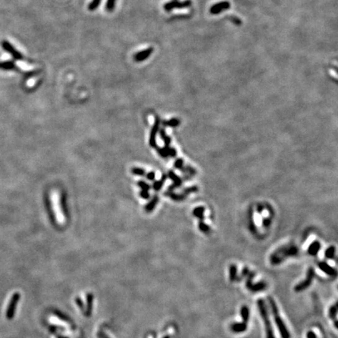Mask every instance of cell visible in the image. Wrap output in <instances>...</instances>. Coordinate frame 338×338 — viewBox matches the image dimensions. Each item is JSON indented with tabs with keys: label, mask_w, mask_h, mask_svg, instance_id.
<instances>
[{
	"label": "cell",
	"mask_w": 338,
	"mask_h": 338,
	"mask_svg": "<svg viewBox=\"0 0 338 338\" xmlns=\"http://www.w3.org/2000/svg\"><path fill=\"white\" fill-rule=\"evenodd\" d=\"M299 250L295 245H285L276 249L270 256V263L272 265L282 264L289 257L297 255Z\"/></svg>",
	"instance_id": "6da1fadb"
},
{
	"label": "cell",
	"mask_w": 338,
	"mask_h": 338,
	"mask_svg": "<svg viewBox=\"0 0 338 338\" xmlns=\"http://www.w3.org/2000/svg\"><path fill=\"white\" fill-rule=\"evenodd\" d=\"M268 300H269V306H270L271 311H272V315H273L274 321H275V324H276V326L277 328H278V330L279 332V334L280 336H281V337L290 338V334H289V330L286 328L283 319L280 317L278 307H277L275 301L274 300V299L271 297H268Z\"/></svg>",
	"instance_id": "7a4b0ae2"
},
{
	"label": "cell",
	"mask_w": 338,
	"mask_h": 338,
	"mask_svg": "<svg viewBox=\"0 0 338 338\" xmlns=\"http://www.w3.org/2000/svg\"><path fill=\"white\" fill-rule=\"evenodd\" d=\"M257 305H258V310H259L260 315H261V319H262V322L264 324L266 338H275V335H274L273 329H272V322H271L269 312H268L265 301L263 299L260 298L257 301Z\"/></svg>",
	"instance_id": "3957f363"
},
{
	"label": "cell",
	"mask_w": 338,
	"mask_h": 338,
	"mask_svg": "<svg viewBox=\"0 0 338 338\" xmlns=\"http://www.w3.org/2000/svg\"><path fill=\"white\" fill-rule=\"evenodd\" d=\"M255 273L254 272L250 271L248 275H247V280H246V287L248 290H250L252 293L260 292V291L264 290L267 287V284L264 281H260L257 283H253V279L254 278Z\"/></svg>",
	"instance_id": "277c9868"
},
{
	"label": "cell",
	"mask_w": 338,
	"mask_h": 338,
	"mask_svg": "<svg viewBox=\"0 0 338 338\" xmlns=\"http://www.w3.org/2000/svg\"><path fill=\"white\" fill-rule=\"evenodd\" d=\"M315 269L313 268H309L307 271L306 278L294 286V291L299 293L308 289L312 283L313 279L315 278Z\"/></svg>",
	"instance_id": "5b68a950"
},
{
	"label": "cell",
	"mask_w": 338,
	"mask_h": 338,
	"mask_svg": "<svg viewBox=\"0 0 338 338\" xmlns=\"http://www.w3.org/2000/svg\"><path fill=\"white\" fill-rule=\"evenodd\" d=\"M20 299V293H14L13 294L11 297L10 300H9V303L8 305L7 309L6 311V317L7 318V319L11 320L13 318L15 315L16 309H17V305L18 304L19 300Z\"/></svg>",
	"instance_id": "8992f818"
},
{
	"label": "cell",
	"mask_w": 338,
	"mask_h": 338,
	"mask_svg": "<svg viewBox=\"0 0 338 338\" xmlns=\"http://www.w3.org/2000/svg\"><path fill=\"white\" fill-rule=\"evenodd\" d=\"M192 3L190 0H185L184 2H178L177 0H173L172 2L167 3L164 6V9L166 11H171L173 9H182V8L189 7Z\"/></svg>",
	"instance_id": "52a82bcc"
},
{
	"label": "cell",
	"mask_w": 338,
	"mask_h": 338,
	"mask_svg": "<svg viewBox=\"0 0 338 338\" xmlns=\"http://www.w3.org/2000/svg\"><path fill=\"white\" fill-rule=\"evenodd\" d=\"M317 266L322 272L328 275L329 276L336 277V275H337L336 269L332 267V266H330L329 264H327L325 261H319V262L317 263Z\"/></svg>",
	"instance_id": "ba28073f"
},
{
	"label": "cell",
	"mask_w": 338,
	"mask_h": 338,
	"mask_svg": "<svg viewBox=\"0 0 338 338\" xmlns=\"http://www.w3.org/2000/svg\"><path fill=\"white\" fill-rule=\"evenodd\" d=\"M153 49L152 48V47H150V48L142 50V51L136 53L134 56L135 61H136V62H142V61L146 60V59L150 57V56L153 53Z\"/></svg>",
	"instance_id": "9c48e42d"
},
{
	"label": "cell",
	"mask_w": 338,
	"mask_h": 338,
	"mask_svg": "<svg viewBox=\"0 0 338 338\" xmlns=\"http://www.w3.org/2000/svg\"><path fill=\"white\" fill-rule=\"evenodd\" d=\"M229 7L230 4L228 2H221V3H217V4L214 5L213 6H211V9H210V13L212 14H218L222 12V11L226 10V9H228Z\"/></svg>",
	"instance_id": "30bf717a"
},
{
	"label": "cell",
	"mask_w": 338,
	"mask_h": 338,
	"mask_svg": "<svg viewBox=\"0 0 338 338\" xmlns=\"http://www.w3.org/2000/svg\"><path fill=\"white\" fill-rule=\"evenodd\" d=\"M247 330V323L244 322H234L230 325V330L234 333H244Z\"/></svg>",
	"instance_id": "8fae6325"
},
{
	"label": "cell",
	"mask_w": 338,
	"mask_h": 338,
	"mask_svg": "<svg viewBox=\"0 0 338 338\" xmlns=\"http://www.w3.org/2000/svg\"><path fill=\"white\" fill-rule=\"evenodd\" d=\"M321 249V243L319 241H314L309 245L308 248V254L311 256H315L319 253V250Z\"/></svg>",
	"instance_id": "7c38bea8"
},
{
	"label": "cell",
	"mask_w": 338,
	"mask_h": 338,
	"mask_svg": "<svg viewBox=\"0 0 338 338\" xmlns=\"http://www.w3.org/2000/svg\"><path fill=\"white\" fill-rule=\"evenodd\" d=\"M158 128H159V120H158V118H156L154 126L152 128V131L151 133H150V144L152 146H155V145H156V132H157Z\"/></svg>",
	"instance_id": "4fadbf2b"
},
{
	"label": "cell",
	"mask_w": 338,
	"mask_h": 338,
	"mask_svg": "<svg viewBox=\"0 0 338 338\" xmlns=\"http://www.w3.org/2000/svg\"><path fill=\"white\" fill-rule=\"evenodd\" d=\"M240 315L243 319V322L247 323L250 319V309L247 305H243L240 309Z\"/></svg>",
	"instance_id": "5bb4252c"
},
{
	"label": "cell",
	"mask_w": 338,
	"mask_h": 338,
	"mask_svg": "<svg viewBox=\"0 0 338 338\" xmlns=\"http://www.w3.org/2000/svg\"><path fill=\"white\" fill-rule=\"evenodd\" d=\"M168 176L170 177V178L172 179V181L174 182V184L171 186V189H173L174 188L178 187V186H179L180 185L182 184L181 178H180L179 177L177 176V175H175L172 171H170V172H168Z\"/></svg>",
	"instance_id": "9a60e30c"
},
{
	"label": "cell",
	"mask_w": 338,
	"mask_h": 338,
	"mask_svg": "<svg viewBox=\"0 0 338 338\" xmlns=\"http://www.w3.org/2000/svg\"><path fill=\"white\" fill-rule=\"evenodd\" d=\"M228 274H229V280L231 282H235L236 280L238 279L237 267H236V264H233L229 266Z\"/></svg>",
	"instance_id": "2e32d148"
},
{
	"label": "cell",
	"mask_w": 338,
	"mask_h": 338,
	"mask_svg": "<svg viewBox=\"0 0 338 338\" xmlns=\"http://www.w3.org/2000/svg\"><path fill=\"white\" fill-rule=\"evenodd\" d=\"M5 48L6 49L8 50V51L9 52V53H11V54L13 55V56L15 59H21L22 58H23V56H22V55L20 54V53H18V52L17 51V50L13 48V47L11 46L10 45H9V43H6L5 44Z\"/></svg>",
	"instance_id": "e0dca14e"
},
{
	"label": "cell",
	"mask_w": 338,
	"mask_h": 338,
	"mask_svg": "<svg viewBox=\"0 0 338 338\" xmlns=\"http://www.w3.org/2000/svg\"><path fill=\"white\" fill-rule=\"evenodd\" d=\"M336 315H337V305L334 304L333 305L330 306V309H329V317L331 319V320H333V322H336L337 319H336Z\"/></svg>",
	"instance_id": "ac0fdd59"
},
{
	"label": "cell",
	"mask_w": 338,
	"mask_h": 338,
	"mask_svg": "<svg viewBox=\"0 0 338 338\" xmlns=\"http://www.w3.org/2000/svg\"><path fill=\"white\" fill-rule=\"evenodd\" d=\"M204 210V207H196L195 209L193 210L192 214H193L194 216L200 218V220H203V218H204V215H203Z\"/></svg>",
	"instance_id": "d6986e66"
},
{
	"label": "cell",
	"mask_w": 338,
	"mask_h": 338,
	"mask_svg": "<svg viewBox=\"0 0 338 338\" xmlns=\"http://www.w3.org/2000/svg\"><path fill=\"white\" fill-rule=\"evenodd\" d=\"M335 253H336V248L333 246L328 247L325 251V257L328 259H333L335 257Z\"/></svg>",
	"instance_id": "ffe728a7"
},
{
	"label": "cell",
	"mask_w": 338,
	"mask_h": 338,
	"mask_svg": "<svg viewBox=\"0 0 338 338\" xmlns=\"http://www.w3.org/2000/svg\"><path fill=\"white\" fill-rule=\"evenodd\" d=\"M86 298H87V311H86V313H87V315H90L91 313H92V299H93V296H92V294H87V297H86Z\"/></svg>",
	"instance_id": "44dd1931"
},
{
	"label": "cell",
	"mask_w": 338,
	"mask_h": 338,
	"mask_svg": "<svg viewBox=\"0 0 338 338\" xmlns=\"http://www.w3.org/2000/svg\"><path fill=\"white\" fill-rule=\"evenodd\" d=\"M199 229H200L202 233H206V234L207 233H209L210 232H211V228H210L207 225H206L204 222H202V221L201 222H200V223H199Z\"/></svg>",
	"instance_id": "7402d4cb"
},
{
	"label": "cell",
	"mask_w": 338,
	"mask_h": 338,
	"mask_svg": "<svg viewBox=\"0 0 338 338\" xmlns=\"http://www.w3.org/2000/svg\"><path fill=\"white\" fill-rule=\"evenodd\" d=\"M163 125L164 126H170V127H176L179 125V120L178 119H172L170 120H167V121H164L163 122Z\"/></svg>",
	"instance_id": "603a6c76"
},
{
	"label": "cell",
	"mask_w": 338,
	"mask_h": 338,
	"mask_svg": "<svg viewBox=\"0 0 338 338\" xmlns=\"http://www.w3.org/2000/svg\"><path fill=\"white\" fill-rule=\"evenodd\" d=\"M101 1H102V0H92V2H91V3H89V6H88V8H89V10L92 11V10H95V9H96L97 8H98V6H100Z\"/></svg>",
	"instance_id": "cb8c5ba5"
},
{
	"label": "cell",
	"mask_w": 338,
	"mask_h": 338,
	"mask_svg": "<svg viewBox=\"0 0 338 338\" xmlns=\"http://www.w3.org/2000/svg\"><path fill=\"white\" fill-rule=\"evenodd\" d=\"M116 0H107L106 3V9L108 12H111L114 9L115 7Z\"/></svg>",
	"instance_id": "d4e9b609"
},
{
	"label": "cell",
	"mask_w": 338,
	"mask_h": 338,
	"mask_svg": "<svg viewBox=\"0 0 338 338\" xmlns=\"http://www.w3.org/2000/svg\"><path fill=\"white\" fill-rule=\"evenodd\" d=\"M158 201V198L156 197H155L153 199V200H151V201L150 202V203H148V204L146 205V209L147 211H152V210L154 208L155 205L156 204V203H157Z\"/></svg>",
	"instance_id": "484cf974"
},
{
	"label": "cell",
	"mask_w": 338,
	"mask_h": 338,
	"mask_svg": "<svg viewBox=\"0 0 338 338\" xmlns=\"http://www.w3.org/2000/svg\"><path fill=\"white\" fill-rule=\"evenodd\" d=\"M165 179H166V176L165 175H164V177H162V178H161L160 181L155 182L154 184H153V188H154L155 190H159V189H161L163 183H164V182L165 181Z\"/></svg>",
	"instance_id": "4316f807"
},
{
	"label": "cell",
	"mask_w": 338,
	"mask_h": 338,
	"mask_svg": "<svg viewBox=\"0 0 338 338\" xmlns=\"http://www.w3.org/2000/svg\"><path fill=\"white\" fill-rule=\"evenodd\" d=\"M168 195L175 200H182L186 197V195H185V194H175V193H172V192H170V193H168Z\"/></svg>",
	"instance_id": "83f0119b"
},
{
	"label": "cell",
	"mask_w": 338,
	"mask_h": 338,
	"mask_svg": "<svg viewBox=\"0 0 338 338\" xmlns=\"http://www.w3.org/2000/svg\"><path fill=\"white\" fill-rule=\"evenodd\" d=\"M157 151L162 157H167V156L169 155L168 154L169 150H167V149H165V148H157Z\"/></svg>",
	"instance_id": "f1b7e54d"
},
{
	"label": "cell",
	"mask_w": 338,
	"mask_h": 338,
	"mask_svg": "<svg viewBox=\"0 0 338 338\" xmlns=\"http://www.w3.org/2000/svg\"><path fill=\"white\" fill-rule=\"evenodd\" d=\"M132 173L135 174V175H140V176H142V175H145V171L143 170V169L142 168H138V167H135V168L132 169Z\"/></svg>",
	"instance_id": "f546056e"
},
{
	"label": "cell",
	"mask_w": 338,
	"mask_h": 338,
	"mask_svg": "<svg viewBox=\"0 0 338 338\" xmlns=\"http://www.w3.org/2000/svg\"><path fill=\"white\" fill-rule=\"evenodd\" d=\"M198 190V189H197V186H192V187H189V188H186V189H184V193L185 195H187V194L190 193V192H197V191Z\"/></svg>",
	"instance_id": "4dcf8cb0"
},
{
	"label": "cell",
	"mask_w": 338,
	"mask_h": 338,
	"mask_svg": "<svg viewBox=\"0 0 338 338\" xmlns=\"http://www.w3.org/2000/svg\"><path fill=\"white\" fill-rule=\"evenodd\" d=\"M174 165H175V167H176V168L179 169V170L182 171V169L183 168V161L182 159H177L176 161H175V164H174Z\"/></svg>",
	"instance_id": "1f68e13d"
},
{
	"label": "cell",
	"mask_w": 338,
	"mask_h": 338,
	"mask_svg": "<svg viewBox=\"0 0 338 338\" xmlns=\"http://www.w3.org/2000/svg\"><path fill=\"white\" fill-rule=\"evenodd\" d=\"M138 185H139L143 190H148V189H150V186H149L148 184H146L145 182L139 181V182H138Z\"/></svg>",
	"instance_id": "d6a6232c"
},
{
	"label": "cell",
	"mask_w": 338,
	"mask_h": 338,
	"mask_svg": "<svg viewBox=\"0 0 338 338\" xmlns=\"http://www.w3.org/2000/svg\"><path fill=\"white\" fill-rule=\"evenodd\" d=\"M250 272V270H249V269L247 267H244L243 269H242V272H241V278H243V277L247 276V275H248V273Z\"/></svg>",
	"instance_id": "836d02e7"
},
{
	"label": "cell",
	"mask_w": 338,
	"mask_h": 338,
	"mask_svg": "<svg viewBox=\"0 0 338 338\" xmlns=\"http://www.w3.org/2000/svg\"><path fill=\"white\" fill-rule=\"evenodd\" d=\"M306 336L307 338H317V335L315 334V333L311 331V330H310V331H308V333H307Z\"/></svg>",
	"instance_id": "e575fe53"
},
{
	"label": "cell",
	"mask_w": 338,
	"mask_h": 338,
	"mask_svg": "<svg viewBox=\"0 0 338 338\" xmlns=\"http://www.w3.org/2000/svg\"><path fill=\"white\" fill-rule=\"evenodd\" d=\"M271 224V220L270 218H264V220H263V225H264V227H269V225H270Z\"/></svg>",
	"instance_id": "d590c367"
},
{
	"label": "cell",
	"mask_w": 338,
	"mask_h": 338,
	"mask_svg": "<svg viewBox=\"0 0 338 338\" xmlns=\"http://www.w3.org/2000/svg\"><path fill=\"white\" fill-rule=\"evenodd\" d=\"M141 197H142V198H145V199L148 198L149 193H148V192H147V190H142V192H141Z\"/></svg>",
	"instance_id": "8d00e7d4"
},
{
	"label": "cell",
	"mask_w": 338,
	"mask_h": 338,
	"mask_svg": "<svg viewBox=\"0 0 338 338\" xmlns=\"http://www.w3.org/2000/svg\"><path fill=\"white\" fill-rule=\"evenodd\" d=\"M168 154L170 155V156H176V151H175V149L170 148V149H169Z\"/></svg>",
	"instance_id": "74e56055"
},
{
	"label": "cell",
	"mask_w": 338,
	"mask_h": 338,
	"mask_svg": "<svg viewBox=\"0 0 338 338\" xmlns=\"http://www.w3.org/2000/svg\"><path fill=\"white\" fill-rule=\"evenodd\" d=\"M155 174L153 172H150V173L147 174V178L150 180H153L154 179Z\"/></svg>",
	"instance_id": "f35d334b"
},
{
	"label": "cell",
	"mask_w": 338,
	"mask_h": 338,
	"mask_svg": "<svg viewBox=\"0 0 338 338\" xmlns=\"http://www.w3.org/2000/svg\"><path fill=\"white\" fill-rule=\"evenodd\" d=\"M76 301H77V304L78 305V306H79V308H81V309H82V310L84 309V307H83V303L81 302V300H80V298H78H78L76 299Z\"/></svg>",
	"instance_id": "ab89813d"
},
{
	"label": "cell",
	"mask_w": 338,
	"mask_h": 338,
	"mask_svg": "<svg viewBox=\"0 0 338 338\" xmlns=\"http://www.w3.org/2000/svg\"><path fill=\"white\" fill-rule=\"evenodd\" d=\"M164 338H170V336H164Z\"/></svg>",
	"instance_id": "60d3db41"
}]
</instances>
